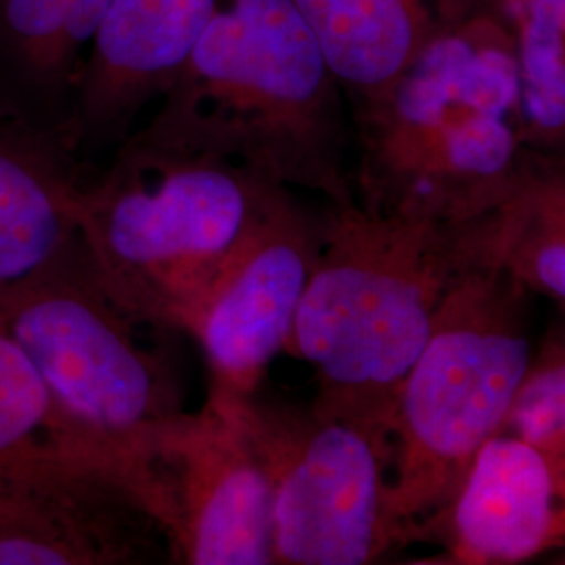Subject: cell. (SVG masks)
I'll use <instances>...</instances> for the list:
<instances>
[{"mask_svg":"<svg viewBox=\"0 0 565 565\" xmlns=\"http://www.w3.org/2000/svg\"><path fill=\"white\" fill-rule=\"evenodd\" d=\"M429 539L434 564L515 565L565 548V469L539 446L499 431L469 465Z\"/></svg>","mask_w":565,"mask_h":565,"instance_id":"cell-11","label":"cell"},{"mask_svg":"<svg viewBox=\"0 0 565 565\" xmlns=\"http://www.w3.org/2000/svg\"><path fill=\"white\" fill-rule=\"evenodd\" d=\"M352 111L377 102L425 46L501 0H291Z\"/></svg>","mask_w":565,"mask_h":565,"instance_id":"cell-13","label":"cell"},{"mask_svg":"<svg viewBox=\"0 0 565 565\" xmlns=\"http://www.w3.org/2000/svg\"><path fill=\"white\" fill-rule=\"evenodd\" d=\"M530 291L476 266L452 285L394 408L390 515L403 546L429 539L534 361Z\"/></svg>","mask_w":565,"mask_h":565,"instance_id":"cell-4","label":"cell"},{"mask_svg":"<svg viewBox=\"0 0 565 565\" xmlns=\"http://www.w3.org/2000/svg\"><path fill=\"white\" fill-rule=\"evenodd\" d=\"M551 564L565 565V548H562V551H557V553H553V555H551Z\"/></svg>","mask_w":565,"mask_h":565,"instance_id":"cell-21","label":"cell"},{"mask_svg":"<svg viewBox=\"0 0 565 565\" xmlns=\"http://www.w3.org/2000/svg\"><path fill=\"white\" fill-rule=\"evenodd\" d=\"M478 111L520 118L515 39L503 7L429 42L387 93L352 111L356 200L384 186L446 126Z\"/></svg>","mask_w":565,"mask_h":565,"instance_id":"cell-9","label":"cell"},{"mask_svg":"<svg viewBox=\"0 0 565 565\" xmlns=\"http://www.w3.org/2000/svg\"><path fill=\"white\" fill-rule=\"evenodd\" d=\"M503 429L539 446L565 469V335L534 354Z\"/></svg>","mask_w":565,"mask_h":565,"instance_id":"cell-19","label":"cell"},{"mask_svg":"<svg viewBox=\"0 0 565 565\" xmlns=\"http://www.w3.org/2000/svg\"><path fill=\"white\" fill-rule=\"evenodd\" d=\"M145 507L177 564H275L270 480L224 396L207 392L200 411H184L160 434Z\"/></svg>","mask_w":565,"mask_h":565,"instance_id":"cell-7","label":"cell"},{"mask_svg":"<svg viewBox=\"0 0 565 565\" xmlns=\"http://www.w3.org/2000/svg\"><path fill=\"white\" fill-rule=\"evenodd\" d=\"M473 228L480 264L565 302V156L530 149L515 189Z\"/></svg>","mask_w":565,"mask_h":565,"instance_id":"cell-16","label":"cell"},{"mask_svg":"<svg viewBox=\"0 0 565 565\" xmlns=\"http://www.w3.org/2000/svg\"><path fill=\"white\" fill-rule=\"evenodd\" d=\"M323 212L281 186L247 228L189 327L210 364V392L249 396L285 352L317 264Z\"/></svg>","mask_w":565,"mask_h":565,"instance_id":"cell-8","label":"cell"},{"mask_svg":"<svg viewBox=\"0 0 565 565\" xmlns=\"http://www.w3.org/2000/svg\"><path fill=\"white\" fill-rule=\"evenodd\" d=\"M156 534L162 527L141 501L102 476L28 520L0 525V565L149 564Z\"/></svg>","mask_w":565,"mask_h":565,"instance_id":"cell-15","label":"cell"},{"mask_svg":"<svg viewBox=\"0 0 565 565\" xmlns=\"http://www.w3.org/2000/svg\"><path fill=\"white\" fill-rule=\"evenodd\" d=\"M285 186L260 172L130 135L78 203L93 275L139 324L186 331L207 289Z\"/></svg>","mask_w":565,"mask_h":565,"instance_id":"cell-3","label":"cell"},{"mask_svg":"<svg viewBox=\"0 0 565 565\" xmlns=\"http://www.w3.org/2000/svg\"><path fill=\"white\" fill-rule=\"evenodd\" d=\"M135 327L103 291L81 239L0 296V329L36 364L103 469L145 507L151 450L184 408L172 369L142 350Z\"/></svg>","mask_w":565,"mask_h":565,"instance_id":"cell-5","label":"cell"},{"mask_svg":"<svg viewBox=\"0 0 565 565\" xmlns=\"http://www.w3.org/2000/svg\"><path fill=\"white\" fill-rule=\"evenodd\" d=\"M476 266L473 221L324 203L319 256L285 348L315 369L312 406L394 429L398 387L448 291Z\"/></svg>","mask_w":565,"mask_h":565,"instance_id":"cell-2","label":"cell"},{"mask_svg":"<svg viewBox=\"0 0 565 565\" xmlns=\"http://www.w3.org/2000/svg\"><path fill=\"white\" fill-rule=\"evenodd\" d=\"M111 0H0L2 84L67 114L82 61Z\"/></svg>","mask_w":565,"mask_h":565,"instance_id":"cell-17","label":"cell"},{"mask_svg":"<svg viewBox=\"0 0 565 565\" xmlns=\"http://www.w3.org/2000/svg\"><path fill=\"white\" fill-rule=\"evenodd\" d=\"M97 476L111 478L36 364L0 329V490L25 505L44 507Z\"/></svg>","mask_w":565,"mask_h":565,"instance_id":"cell-14","label":"cell"},{"mask_svg":"<svg viewBox=\"0 0 565 565\" xmlns=\"http://www.w3.org/2000/svg\"><path fill=\"white\" fill-rule=\"evenodd\" d=\"M224 398L270 480L275 564H375L403 546L390 515V425L263 401L258 392Z\"/></svg>","mask_w":565,"mask_h":565,"instance_id":"cell-6","label":"cell"},{"mask_svg":"<svg viewBox=\"0 0 565 565\" xmlns=\"http://www.w3.org/2000/svg\"><path fill=\"white\" fill-rule=\"evenodd\" d=\"M345 103L291 0H218L156 116L137 135L243 163L340 205L356 200Z\"/></svg>","mask_w":565,"mask_h":565,"instance_id":"cell-1","label":"cell"},{"mask_svg":"<svg viewBox=\"0 0 565 565\" xmlns=\"http://www.w3.org/2000/svg\"><path fill=\"white\" fill-rule=\"evenodd\" d=\"M81 156L67 114L0 82V296L81 239Z\"/></svg>","mask_w":565,"mask_h":565,"instance_id":"cell-10","label":"cell"},{"mask_svg":"<svg viewBox=\"0 0 565 565\" xmlns=\"http://www.w3.org/2000/svg\"><path fill=\"white\" fill-rule=\"evenodd\" d=\"M515 39L525 147L565 156V0H501Z\"/></svg>","mask_w":565,"mask_h":565,"instance_id":"cell-18","label":"cell"},{"mask_svg":"<svg viewBox=\"0 0 565 565\" xmlns=\"http://www.w3.org/2000/svg\"><path fill=\"white\" fill-rule=\"evenodd\" d=\"M34 513V507L25 505L0 490V525L13 524Z\"/></svg>","mask_w":565,"mask_h":565,"instance_id":"cell-20","label":"cell"},{"mask_svg":"<svg viewBox=\"0 0 565 565\" xmlns=\"http://www.w3.org/2000/svg\"><path fill=\"white\" fill-rule=\"evenodd\" d=\"M218 0H111L67 105L82 153L126 139L142 105L162 97L207 28Z\"/></svg>","mask_w":565,"mask_h":565,"instance_id":"cell-12","label":"cell"}]
</instances>
